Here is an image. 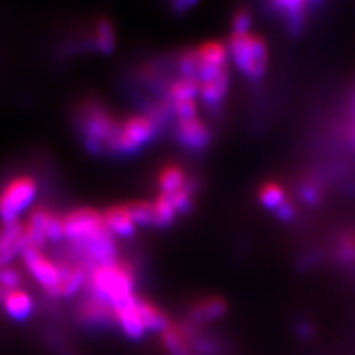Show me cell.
<instances>
[{
    "instance_id": "3",
    "label": "cell",
    "mask_w": 355,
    "mask_h": 355,
    "mask_svg": "<svg viewBox=\"0 0 355 355\" xmlns=\"http://www.w3.org/2000/svg\"><path fill=\"white\" fill-rule=\"evenodd\" d=\"M228 52L239 71L250 80H261L268 69V46L261 36L244 33L228 40Z\"/></svg>"
},
{
    "instance_id": "9",
    "label": "cell",
    "mask_w": 355,
    "mask_h": 355,
    "mask_svg": "<svg viewBox=\"0 0 355 355\" xmlns=\"http://www.w3.org/2000/svg\"><path fill=\"white\" fill-rule=\"evenodd\" d=\"M175 138L188 151L200 153L212 142V132H210L205 121L197 116L188 120H178Z\"/></svg>"
},
{
    "instance_id": "24",
    "label": "cell",
    "mask_w": 355,
    "mask_h": 355,
    "mask_svg": "<svg viewBox=\"0 0 355 355\" xmlns=\"http://www.w3.org/2000/svg\"><path fill=\"white\" fill-rule=\"evenodd\" d=\"M129 214L137 225L141 227H157V215H155L154 203L138 200L126 205Z\"/></svg>"
},
{
    "instance_id": "36",
    "label": "cell",
    "mask_w": 355,
    "mask_h": 355,
    "mask_svg": "<svg viewBox=\"0 0 355 355\" xmlns=\"http://www.w3.org/2000/svg\"><path fill=\"white\" fill-rule=\"evenodd\" d=\"M275 215L279 216V219H282L284 222L292 220L295 218V206L287 200L286 203H283L279 209L275 210Z\"/></svg>"
},
{
    "instance_id": "25",
    "label": "cell",
    "mask_w": 355,
    "mask_h": 355,
    "mask_svg": "<svg viewBox=\"0 0 355 355\" xmlns=\"http://www.w3.org/2000/svg\"><path fill=\"white\" fill-rule=\"evenodd\" d=\"M178 70L181 77L198 80L200 71H202V61H200L197 49H185L178 57Z\"/></svg>"
},
{
    "instance_id": "10",
    "label": "cell",
    "mask_w": 355,
    "mask_h": 355,
    "mask_svg": "<svg viewBox=\"0 0 355 355\" xmlns=\"http://www.w3.org/2000/svg\"><path fill=\"white\" fill-rule=\"evenodd\" d=\"M30 246L26 237V228L19 222H9L0 227V268L9 266L18 253Z\"/></svg>"
},
{
    "instance_id": "19",
    "label": "cell",
    "mask_w": 355,
    "mask_h": 355,
    "mask_svg": "<svg viewBox=\"0 0 355 355\" xmlns=\"http://www.w3.org/2000/svg\"><path fill=\"white\" fill-rule=\"evenodd\" d=\"M2 302L8 315L14 320H26L33 311V299L27 292L19 291V288L6 292Z\"/></svg>"
},
{
    "instance_id": "20",
    "label": "cell",
    "mask_w": 355,
    "mask_h": 355,
    "mask_svg": "<svg viewBox=\"0 0 355 355\" xmlns=\"http://www.w3.org/2000/svg\"><path fill=\"white\" fill-rule=\"evenodd\" d=\"M200 82L196 79H188V77H181L172 82L168 87V95H166V103L175 104L181 101H190L196 99L200 95Z\"/></svg>"
},
{
    "instance_id": "18",
    "label": "cell",
    "mask_w": 355,
    "mask_h": 355,
    "mask_svg": "<svg viewBox=\"0 0 355 355\" xmlns=\"http://www.w3.org/2000/svg\"><path fill=\"white\" fill-rule=\"evenodd\" d=\"M138 314L142 320L144 326L147 331H160L164 333L171 329L169 318L166 317L163 311H160L154 304L146 301V299H139L137 301Z\"/></svg>"
},
{
    "instance_id": "23",
    "label": "cell",
    "mask_w": 355,
    "mask_h": 355,
    "mask_svg": "<svg viewBox=\"0 0 355 355\" xmlns=\"http://www.w3.org/2000/svg\"><path fill=\"white\" fill-rule=\"evenodd\" d=\"M190 181L187 178L185 172L176 164H169L166 168L162 169V172L159 173V188L160 193L163 194H172Z\"/></svg>"
},
{
    "instance_id": "15",
    "label": "cell",
    "mask_w": 355,
    "mask_h": 355,
    "mask_svg": "<svg viewBox=\"0 0 355 355\" xmlns=\"http://www.w3.org/2000/svg\"><path fill=\"white\" fill-rule=\"evenodd\" d=\"M51 212L44 207H37L33 210V214L28 218L26 228V237L28 244L33 248H43L48 241V224H49Z\"/></svg>"
},
{
    "instance_id": "35",
    "label": "cell",
    "mask_w": 355,
    "mask_h": 355,
    "mask_svg": "<svg viewBox=\"0 0 355 355\" xmlns=\"http://www.w3.org/2000/svg\"><path fill=\"white\" fill-rule=\"evenodd\" d=\"M301 197L306 203H317L320 200V191L318 188L313 184H305L301 188Z\"/></svg>"
},
{
    "instance_id": "13",
    "label": "cell",
    "mask_w": 355,
    "mask_h": 355,
    "mask_svg": "<svg viewBox=\"0 0 355 355\" xmlns=\"http://www.w3.org/2000/svg\"><path fill=\"white\" fill-rule=\"evenodd\" d=\"M79 318L89 326H104L116 320L113 306L95 296H89L80 305Z\"/></svg>"
},
{
    "instance_id": "4",
    "label": "cell",
    "mask_w": 355,
    "mask_h": 355,
    "mask_svg": "<svg viewBox=\"0 0 355 355\" xmlns=\"http://www.w3.org/2000/svg\"><path fill=\"white\" fill-rule=\"evenodd\" d=\"M37 196V184L30 176L10 180L0 191V219L3 224L17 222Z\"/></svg>"
},
{
    "instance_id": "11",
    "label": "cell",
    "mask_w": 355,
    "mask_h": 355,
    "mask_svg": "<svg viewBox=\"0 0 355 355\" xmlns=\"http://www.w3.org/2000/svg\"><path fill=\"white\" fill-rule=\"evenodd\" d=\"M137 301L138 297L135 295H132L113 306L116 320L119 321L121 330H123L130 339H141L147 331L138 314Z\"/></svg>"
},
{
    "instance_id": "16",
    "label": "cell",
    "mask_w": 355,
    "mask_h": 355,
    "mask_svg": "<svg viewBox=\"0 0 355 355\" xmlns=\"http://www.w3.org/2000/svg\"><path fill=\"white\" fill-rule=\"evenodd\" d=\"M200 85H202L200 86V96H202L203 103L207 107H212V108L219 107L228 92V86H230L228 69L220 71L218 76L214 77V79L206 80Z\"/></svg>"
},
{
    "instance_id": "5",
    "label": "cell",
    "mask_w": 355,
    "mask_h": 355,
    "mask_svg": "<svg viewBox=\"0 0 355 355\" xmlns=\"http://www.w3.org/2000/svg\"><path fill=\"white\" fill-rule=\"evenodd\" d=\"M159 126L147 114H137L126 119L120 125L113 153L116 154H137L147 144L157 137Z\"/></svg>"
},
{
    "instance_id": "30",
    "label": "cell",
    "mask_w": 355,
    "mask_h": 355,
    "mask_svg": "<svg viewBox=\"0 0 355 355\" xmlns=\"http://www.w3.org/2000/svg\"><path fill=\"white\" fill-rule=\"evenodd\" d=\"M169 107L172 110V114L176 117V120H188V119L197 117L196 99H190V101H181V103L169 104Z\"/></svg>"
},
{
    "instance_id": "12",
    "label": "cell",
    "mask_w": 355,
    "mask_h": 355,
    "mask_svg": "<svg viewBox=\"0 0 355 355\" xmlns=\"http://www.w3.org/2000/svg\"><path fill=\"white\" fill-rule=\"evenodd\" d=\"M271 6L275 9V12H279L283 17L292 35H299L304 30L308 18V8L311 3L301 2V0H296V2L284 0V2H274Z\"/></svg>"
},
{
    "instance_id": "1",
    "label": "cell",
    "mask_w": 355,
    "mask_h": 355,
    "mask_svg": "<svg viewBox=\"0 0 355 355\" xmlns=\"http://www.w3.org/2000/svg\"><path fill=\"white\" fill-rule=\"evenodd\" d=\"M87 282L91 296L105 301L111 306L132 296L135 286L130 265L119 261L91 270Z\"/></svg>"
},
{
    "instance_id": "33",
    "label": "cell",
    "mask_w": 355,
    "mask_h": 355,
    "mask_svg": "<svg viewBox=\"0 0 355 355\" xmlns=\"http://www.w3.org/2000/svg\"><path fill=\"white\" fill-rule=\"evenodd\" d=\"M336 254H338V259L342 263L354 262L355 261V239H351V237L342 239V241L338 246Z\"/></svg>"
},
{
    "instance_id": "27",
    "label": "cell",
    "mask_w": 355,
    "mask_h": 355,
    "mask_svg": "<svg viewBox=\"0 0 355 355\" xmlns=\"http://www.w3.org/2000/svg\"><path fill=\"white\" fill-rule=\"evenodd\" d=\"M96 48L103 53H111L116 48V33L113 24L105 18L99 19L95 30Z\"/></svg>"
},
{
    "instance_id": "6",
    "label": "cell",
    "mask_w": 355,
    "mask_h": 355,
    "mask_svg": "<svg viewBox=\"0 0 355 355\" xmlns=\"http://www.w3.org/2000/svg\"><path fill=\"white\" fill-rule=\"evenodd\" d=\"M74 248L82 262H85V266H89L91 270L119 261L114 237L107 228L91 239L76 243Z\"/></svg>"
},
{
    "instance_id": "32",
    "label": "cell",
    "mask_w": 355,
    "mask_h": 355,
    "mask_svg": "<svg viewBox=\"0 0 355 355\" xmlns=\"http://www.w3.org/2000/svg\"><path fill=\"white\" fill-rule=\"evenodd\" d=\"M252 24V15L248 9H240L232 17V30H234V35H244V33H249Z\"/></svg>"
},
{
    "instance_id": "2",
    "label": "cell",
    "mask_w": 355,
    "mask_h": 355,
    "mask_svg": "<svg viewBox=\"0 0 355 355\" xmlns=\"http://www.w3.org/2000/svg\"><path fill=\"white\" fill-rule=\"evenodd\" d=\"M80 129L86 147L92 153H113L120 123L98 103L87 101L82 105L79 116Z\"/></svg>"
},
{
    "instance_id": "22",
    "label": "cell",
    "mask_w": 355,
    "mask_h": 355,
    "mask_svg": "<svg viewBox=\"0 0 355 355\" xmlns=\"http://www.w3.org/2000/svg\"><path fill=\"white\" fill-rule=\"evenodd\" d=\"M227 304L220 297H206L198 301L193 309L191 315L197 321H214L225 314Z\"/></svg>"
},
{
    "instance_id": "29",
    "label": "cell",
    "mask_w": 355,
    "mask_h": 355,
    "mask_svg": "<svg viewBox=\"0 0 355 355\" xmlns=\"http://www.w3.org/2000/svg\"><path fill=\"white\" fill-rule=\"evenodd\" d=\"M163 340L166 343V348L172 354V355H188V349L185 342L181 336V333L175 330V329H169L168 331L163 333Z\"/></svg>"
},
{
    "instance_id": "8",
    "label": "cell",
    "mask_w": 355,
    "mask_h": 355,
    "mask_svg": "<svg viewBox=\"0 0 355 355\" xmlns=\"http://www.w3.org/2000/svg\"><path fill=\"white\" fill-rule=\"evenodd\" d=\"M22 258L27 270L35 277L37 283L49 293L51 296H61L60 291V266L55 265L42 253L40 249L28 246L22 252Z\"/></svg>"
},
{
    "instance_id": "34",
    "label": "cell",
    "mask_w": 355,
    "mask_h": 355,
    "mask_svg": "<svg viewBox=\"0 0 355 355\" xmlns=\"http://www.w3.org/2000/svg\"><path fill=\"white\" fill-rule=\"evenodd\" d=\"M62 237H65L64 218H60L57 215L51 214L49 224H48V240L60 241Z\"/></svg>"
},
{
    "instance_id": "37",
    "label": "cell",
    "mask_w": 355,
    "mask_h": 355,
    "mask_svg": "<svg viewBox=\"0 0 355 355\" xmlns=\"http://www.w3.org/2000/svg\"><path fill=\"white\" fill-rule=\"evenodd\" d=\"M193 5H196L194 2H176L173 5V10L175 12H185L187 9H190Z\"/></svg>"
},
{
    "instance_id": "38",
    "label": "cell",
    "mask_w": 355,
    "mask_h": 355,
    "mask_svg": "<svg viewBox=\"0 0 355 355\" xmlns=\"http://www.w3.org/2000/svg\"><path fill=\"white\" fill-rule=\"evenodd\" d=\"M351 139H352L354 144H355V128H354V130H351Z\"/></svg>"
},
{
    "instance_id": "17",
    "label": "cell",
    "mask_w": 355,
    "mask_h": 355,
    "mask_svg": "<svg viewBox=\"0 0 355 355\" xmlns=\"http://www.w3.org/2000/svg\"><path fill=\"white\" fill-rule=\"evenodd\" d=\"M87 280L86 268L82 265H60V291L61 296H73L82 288L85 282Z\"/></svg>"
},
{
    "instance_id": "14",
    "label": "cell",
    "mask_w": 355,
    "mask_h": 355,
    "mask_svg": "<svg viewBox=\"0 0 355 355\" xmlns=\"http://www.w3.org/2000/svg\"><path fill=\"white\" fill-rule=\"evenodd\" d=\"M104 216V224L105 228L111 232L113 236L119 237H132L137 231V224L133 222L126 205L123 206H111L105 210Z\"/></svg>"
},
{
    "instance_id": "7",
    "label": "cell",
    "mask_w": 355,
    "mask_h": 355,
    "mask_svg": "<svg viewBox=\"0 0 355 355\" xmlns=\"http://www.w3.org/2000/svg\"><path fill=\"white\" fill-rule=\"evenodd\" d=\"M103 230H105L103 214L91 207L76 209L64 218L65 237L74 244L94 237Z\"/></svg>"
},
{
    "instance_id": "31",
    "label": "cell",
    "mask_w": 355,
    "mask_h": 355,
    "mask_svg": "<svg viewBox=\"0 0 355 355\" xmlns=\"http://www.w3.org/2000/svg\"><path fill=\"white\" fill-rule=\"evenodd\" d=\"M19 284H21V274L17 270L10 268V266L0 268V287H2L5 292L17 291Z\"/></svg>"
},
{
    "instance_id": "26",
    "label": "cell",
    "mask_w": 355,
    "mask_h": 355,
    "mask_svg": "<svg viewBox=\"0 0 355 355\" xmlns=\"http://www.w3.org/2000/svg\"><path fill=\"white\" fill-rule=\"evenodd\" d=\"M259 200L262 206L270 210H277L287 202V194L284 188L277 182H266L259 190Z\"/></svg>"
},
{
    "instance_id": "21",
    "label": "cell",
    "mask_w": 355,
    "mask_h": 355,
    "mask_svg": "<svg viewBox=\"0 0 355 355\" xmlns=\"http://www.w3.org/2000/svg\"><path fill=\"white\" fill-rule=\"evenodd\" d=\"M202 65L210 69H225L228 58V48L219 42H207L197 49Z\"/></svg>"
},
{
    "instance_id": "28",
    "label": "cell",
    "mask_w": 355,
    "mask_h": 355,
    "mask_svg": "<svg viewBox=\"0 0 355 355\" xmlns=\"http://www.w3.org/2000/svg\"><path fill=\"white\" fill-rule=\"evenodd\" d=\"M154 207H155V215H157V227L164 228L173 224L178 216V212L168 194L160 193L157 198H155Z\"/></svg>"
}]
</instances>
